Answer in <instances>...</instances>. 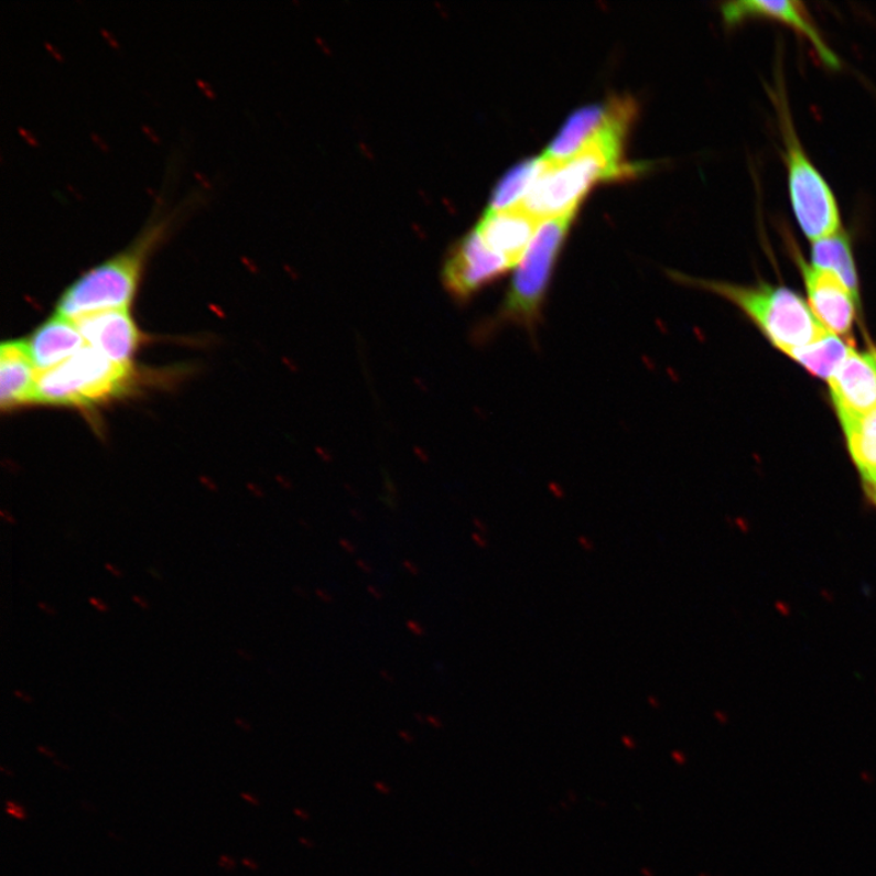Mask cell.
I'll use <instances>...</instances> for the list:
<instances>
[{"label": "cell", "mask_w": 876, "mask_h": 876, "mask_svg": "<svg viewBox=\"0 0 876 876\" xmlns=\"http://www.w3.org/2000/svg\"><path fill=\"white\" fill-rule=\"evenodd\" d=\"M218 866L220 868H224V869L228 870V872H231V870L236 869L237 862L234 861L231 857L224 855V856H220L219 862H218Z\"/></svg>", "instance_id": "cb8c5ba5"}, {"label": "cell", "mask_w": 876, "mask_h": 876, "mask_svg": "<svg viewBox=\"0 0 876 876\" xmlns=\"http://www.w3.org/2000/svg\"><path fill=\"white\" fill-rule=\"evenodd\" d=\"M475 523H476V528H477L478 530H480V531H482V532H484V533H486V532H487V529H486V528H484V524H483V523H480V522H478V521H475Z\"/></svg>", "instance_id": "681fc988"}, {"label": "cell", "mask_w": 876, "mask_h": 876, "mask_svg": "<svg viewBox=\"0 0 876 876\" xmlns=\"http://www.w3.org/2000/svg\"><path fill=\"white\" fill-rule=\"evenodd\" d=\"M338 543H340L342 548L344 549V551L346 553H348L350 555H354V554L357 553L356 544L350 542L349 540L345 539V537H342V539L338 540Z\"/></svg>", "instance_id": "d4e9b609"}, {"label": "cell", "mask_w": 876, "mask_h": 876, "mask_svg": "<svg viewBox=\"0 0 876 876\" xmlns=\"http://www.w3.org/2000/svg\"><path fill=\"white\" fill-rule=\"evenodd\" d=\"M54 764H55V766L62 767L63 769H66V770L72 769V767H67V766L63 765L61 761H57V759H54Z\"/></svg>", "instance_id": "f907efd6"}, {"label": "cell", "mask_w": 876, "mask_h": 876, "mask_svg": "<svg viewBox=\"0 0 876 876\" xmlns=\"http://www.w3.org/2000/svg\"><path fill=\"white\" fill-rule=\"evenodd\" d=\"M26 344L39 374L61 366L87 346L75 321L58 313L42 324Z\"/></svg>", "instance_id": "5bb4252c"}, {"label": "cell", "mask_w": 876, "mask_h": 876, "mask_svg": "<svg viewBox=\"0 0 876 876\" xmlns=\"http://www.w3.org/2000/svg\"><path fill=\"white\" fill-rule=\"evenodd\" d=\"M3 519H4V520H6L8 523H11V524H14V523H15V520H14L13 518H11V516H4V513H3Z\"/></svg>", "instance_id": "f5cc1de1"}, {"label": "cell", "mask_w": 876, "mask_h": 876, "mask_svg": "<svg viewBox=\"0 0 876 876\" xmlns=\"http://www.w3.org/2000/svg\"><path fill=\"white\" fill-rule=\"evenodd\" d=\"M105 569H107L110 572V574L116 578L125 577L123 571L111 563L105 564Z\"/></svg>", "instance_id": "1f68e13d"}, {"label": "cell", "mask_w": 876, "mask_h": 876, "mask_svg": "<svg viewBox=\"0 0 876 876\" xmlns=\"http://www.w3.org/2000/svg\"><path fill=\"white\" fill-rule=\"evenodd\" d=\"M671 277L675 282L712 292L733 303L785 354L808 346L829 333L808 303L787 288L735 285L682 273H672Z\"/></svg>", "instance_id": "3957f363"}, {"label": "cell", "mask_w": 876, "mask_h": 876, "mask_svg": "<svg viewBox=\"0 0 876 876\" xmlns=\"http://www.w3.org/2000/svg\"><path fill=\"white\" fill-rule=\"evenodd\" d=\"M294 592H295V594L299 595V597H301L303 599H307L309 598V593H307V591L305 588H301L300 586H296V587H294Z\"/></svg>", "instance_id": "f6af8a7d"}, {"label": "cell", "mask_w": 876, "mask_h": 876, "mask_svg": "<svg viewBox=\"0 0 876 876\" xmlns=\"http://www.w3.org/2000/svg\"><path fill=\"white\" fill-rule=\"evenodd\" d=\"M577 209L543 221L524 252L495 318L489 322V331L508 325L519 326L530 334L539 329L555 267Z\"/></svg>", "instance_id": "277c9868"}, {"label": "cell", "mask_w": 876, "mask_h": 876, "mask_svg": "<svg viewBox=\"0 0 876 876\" xmlns=\"http://www.w3.org/2000/svg\"><path fill=\"white\" fill-rule=\"evenodd\" d=\"M414 717H415V720H417L418 722H420V723H424V722L426 721V718H424L422 714H418V712H417V714L414 715Z\"/></svg>", "instance_id": "816d5d0a"}, {"label": "cell", "mask_w": 876, "mask_h": 876, "mask_svg": "<svg viewBox=\"0 0 876 876\" xmlns=\"http://www.w3.org/2000/svg\"><path fill=\"white\" fill-rule=\"evenodd\" d=\"M547 165L542 158L526 160L501 179L490 196L488 212H501L517 206L539 181Z\"/></svg>", "instance_id": "d6986e66"}, {"label": "cell", "mask_w": 876, "mask_h": 876, "mask_svg": "<svg viewBox=\"0 0 876 876\" xmlns=\"http://www.w3.org/2000/svg\"><path fill=\"white\" fill-rule=\"evenodd\" d=\"M37 751L45 755L46 757L55 758V754L51 749H48V747H45L43 745L37 746Z\"/></svg>", "instance_id": "60d3db41"}, {"label": "cell", "mask_w": 876, "mask_h": 876, "mask_svg": "<svg viewBox=\"0 0 876 876\" xmlns=\"http://www.w3.org/2000/svg\"><path fill=\"white\" fill-rule=\"evenodd\" d=\"M242 864H244V866H247L248 868H250V869H252V870H257V869H259V864H257V863H256L255 861H252V859H249V858H244V859H242Z\"/></svg>", "instance_id": "b9f144b4"}, {"label": "cell", "mask_w": 876, "mask_h": 876, "mask_svg": "<svg viewBox=\"0 0 876 876\" xmlns=\"http://www.w3.org/2000/svg\"><path fill=\"white\" fill-rule=\"evenodd\" d=\"M648 704L656 709L660 705L659 700L653 695L648 696Z\"/></svg>", "instance_id": "7dc6e473"}, {"label": "cell", "mask_w": 876, "mask_h": 876, "mask_svg": "<svg viewBox=\"0 0 876 876\" xmlns=\"http://www.w3.org/2000/svg\"><path fill=\"white\" fill-rule=\"evenodd\" d=\"M234 723H236V726L239 727L244 732H247V733H251L252 732V726L249 723V721H247V720H244L241 717H236V718H234Z\"/></svg>", "instance_id": "f546056e"}, {"label": "cell", "mask_w": 876, "mask_h": 876, "mask_svg": "<svg viewBox=\"0 0 876 876\" xmlns=\"http://www.w3.org/2000/svg\"><path fill=\"white\" fill-rule=\"evenodd\" d=\"M577 543L584 552L592 553L594 551V542L588 536H578Z\"/></svg>", "instance_id": "603a6c76"}, {"label": "cell", "mask_w": 876, "mask_h": 876, "mask_svg": "<svg viewBox=\"0 0 876 876\" xmlns=\"http://www.w3.org/2000/svg\"><path fill=\"white\" fill-rule=\"evenodd\" d=\"M0 769H2V772H3V774H6L7 776H9V777H14V775H13V774H11V770H7L4 767H2V768H0Z\"/></svg>", "instance_id": "db71d44e"}, {"label": "cell", "mask_w": 876, "mask_h": 876, "mask_svg": "<svg viewBox=\"0 0 876 876\" xmlns=\"http://www.w3.org/2000/svg\"><path fill=\"white\" fill-rule=\"evenodd\" d=\"M188 207L186 202L173 208L158 204L123 250L93 267L67 288L58 300L57 313L76 320L97 312L128 310L148 257L180 224Z\"/></svg>", "instance_id": "7a4b0ae2"}, {"label": "cell", "mask_w": 876, "mask_h": 876, "mask_svg": "<svg viewBox=\"0 0 876 876\" xmlns=\"http://www.w3.org/2000/svg\"><path fill=\"white\" fill-rule=\"evenodd\" d=\"M132 368L117 365L88 345L61 366L39 374L36 402L86 407L119 396L130 387Z\"/></svg>", "instance_id": "8992f818"}, {"label": "cell", "mask_w": 876, "mask_h": 876, "mask_svg": "<svg viewBox=\"0 0 876 876\" xmlns=\"http://www.w3.org/2000/svg\"><path fill=\"white\" fill-rule=\"evenodd\" d=\"M39 371L26 343L9 342L0 347V403L3 409L36 402Z\"/></svg>", "instance_id": "9a60e30c"}, {"label": "cell", "mask_w": 876, "mask_h": 876, "mask_svg": "<svg viewBox=\"0 0 876 876\" xmlns=\"http://www.w3.org/2000/svg\"><path fill=\"white\" fill-rule=\"evenodd\" d=\"M73 321L89 347L113 364L131 365L139 332L128 310L97 312Z\"/></svg>", "instance_id": "8fae6325"}, {"label": "cell", "mask_w": 876, "mask_h": 876, "mask_svg": "<svg viewBox=\"0 0 876 876\" xmlns=\"http://www.w3.org/2000/svg\"><path fill=\"white\" fill-rule=\"evenodd\" d=\"M356 564L361 572H365L366 575L372 574V567L367 562H365L364 559H358Z\"/></svg>", "instance_id": "836d02e7"}, {"label": "cell", "mask_w": 876, "mask_h": 876, "mask_svg": "<svg viewBox=\"0 0 876 876\" xmlns=\"http://www.w3.org/2000/svg\"><path fill=\"white\" fill-rule=\"evenodd\" d=\"M511 266L490 250L475 228L454 245L442 271V282L450 295L467 301L477 292L506 275Z\"/></svg>", "instance_id": "52a82bcc"}, {"label": "cell", "mask_w": 876, "mask_h": 876, "mask_svg": "<svg viewBox=\"0 0 876 876\" xmlns=\"http://www.w3.org/2000/svg\"><path fill=\"white\" fill-rule=\"evenodd\" d=\"M829 382L840 423L876 412V353L852 349Z\"/></svg>", "instance_id": "ba28073f"}, {"label": "cell", "mask_w": 876, "mask_h": 876, "mask_svg": "<svg viewBox=\"0 0 876 876\" xmlns=\"http://www.w3.org/2000/svg\"><path fill=\"white\" fill-rule=\"evenodd\" d=\"M407 627L411 632L417 637H424L426 635V629L422 624H419L414 620L407 621Z\"/></svg>", "instance_id": "7402d4cb"}, {"label": "cell", "mask_w": 876, "mask_h": 876, "mask_svg": "<svg viewBox=\"0 0 876 876\" xmlns=\"http://www.w3.org/2000/svg\"><path fill=\"white\" fill-rule=\"evenodd\" d=\"M722 15L728 26L753 19H765L782 23L808 40L820 61L829 68L839 69L840 62L820 31L815 28L808 9L800 2H763V0H743L722 6Z\"/></svg>", "instance_id": "9c48e42d"}, {"label": "cell", "mask_w": 876, "mask_h": 876, "mask_svg": "<svg viewBox=\"0 0 876 876\" xmlns=\"http://www.w3.org/2000/svg\"><path fill=\"white\" fill-rule=\"evenodd\" d=\"M315 595H317V597L325 604H333L334 603V597H333V595L329 592H326L324 590L317 588V590H315Z\"/></svg>", "instance_id": "f1b7e54d"}, {"label": "cell", "mask_w": 876, "mask_h": 876, "mask_svg": "<svg viewBox=\"0 0 876 876\" xmlns=\"http://www.w3.org/2000/svg\"><path fill=\"white\" fill-rule=\"evenodd\" d=\"M367 591L371 594V597L374 599H377V601H382L383 599L382 592H380L376 586H371V584H370V586L367 587Z\"/></svg>", "instance_id": "74e56055"}, {"label": "cell", "mask_w": 876, "mask_h": 876, "mask_svg": "<svg viewBox=\"0 0 876 876\" xmlns=\"http://www.w3.org/2000/svg\"><path fill=\"white\" fill-rule=\"evenodd\" d=\"M621 102L623 98H615L572 113L562 131L541 155L547 166L559 165L577 155L613 121Z\"/></svg>", "instance_id": "4fadbf2b"}, {"label": "cell", "mask_w": 876, "mask_h": 876, "mask_svg": "<svg viewBox=\"0 0 876 876\" xmlns=\"http://www.w3.org/2000/svg\"><path fill=\"white\" fill-rule=\"evenodd\" d=\"M380 675H381V679H382L383 681H387V682H389V683H393V682H394V677H393V674H392L391 672L387 671V670H381V671H380Z\"/></svg>", "instance_id": "ab89813d"}, {"label": "cell", "mask_w": 876, "mask_h": 876, "mask_svg": "<svg viewBox=\"0 0 876 876\" xmlns=\"http://www.w3.org/2000/svg\"><path fill=\"white\" fill-rule=\"evenodd\" d=\"M399 735L405 743H413L414 740L413 735L409 732L400 731Z\"/></svg>", "instance_id": "7bdbcfd3"}, {"label": "cell", "mask_w": 876, "mask_h": 876, "mask_svg": "<svg viewBox=\"0 0 876 876\" xmlns=\"http://www.w3.org/2000/svg\"><path fill=\"white\" fill-rule=\"evenodd\" d=\"M14 696L25 704H32L34 701L32 695H30L26 692L20 691V689H17V691L14 692Z\"/></svg>", "instance_id": "4dcf8cb0"}, {"label": "cell", "mask_w": 876, "mask_h": 876, "mask_svg": "<svg viewBox=\"0 0 876 876\" xmlns=\"http://www.w3.org/2000/svg\"><path fill=\"white\" fill-rule=\"evenodd\" d=\"M300 843L309 848H312L314 846L313 843H311V841L306 840L305 837H300Z\"/></svg>", "instance_id": "c3c4849f"}, {"label": "cell", "mask_w": 876, "mask_h": 876, "mask_svg": "<svg viewBox=\"0 0 876 876\" xmlns=\"http://www.w3.org/2000/svg\"><path fill=\"white\" fill-rule=\"evenodd\" d=\"M237 653H238V657H239V658H241V659H244L245 661H248V662H250V661L255 660L253 653H252V652H250V651H249V650H247V649H241V648H238V649H237Z\"/></svg>", "instance_id": "d590c367"}, {"label": "cell", "mask_w": 876, "mask_h": 876, "mask_svg": "<svg viewBox=\"0 0 876 876\" xmlns=\"http://www.w3.org/2000/svg\"><path fill=\"white\" fill-rule=\"evenodd\" d=\"M797 261L815 317L829 332L847 337L854 326L858 301L833 273L805 263L801 256H797Z\"/></svg>", "instance_id": "30bf717a"}, {"label": "cell", "mask_w": 876, "mask_h": 876, "mask_svg": "<svg viewBox=\"0 0 876 876\" xmlns=\"http://www.w3.org/2000/svg\"><path fill=\"white\" fill-rule=\"evenodd\" d=\"M240 797H241V798H242L245 801H248V802H250L251 804L256 805V808H259V805L261 804V803H260V801H259V800H257V798L249 796V793H247V792H241V793H240Z\"/></svg>", "instance_id": "f35d334b"}, {"label": "cell", "mask_w": 876, "mask_h": 876, "mask_svg": "<svg viewBox=\"0 0 876 876\" xmlns=\"http://www.w3.org/2000/svg\"><path fill=\"white\" fill-rule=\"evenodd\" d=\"M637 111L635 100L624 98L613 121L577 155L547 166L520 205L542 221L578 208L595 184L632 177L636 167L625 160V140Z\"/></svg>", "instance_id": "6da1fadb"}, {"label": "cell", "mask_w": 876, "mask_h": 876, "mask_svg": "<svg viewBox=\"0 0 876 876\" xmlns=\"http://www.w3.org/2000/svg\"><path fill=\"white\" fill-rule=\"evenodd\" d=\"M472 539H473L474 543L478 548H482V549H487L488 548V541L485 539V536H482L480 533H474L472 536Z\"/></svg>", "instance_id": "d6a6232c"}, {"label": "cell", "mask_w": 876, "mask_h": 876, "mask_svg": "<svg viewBox=\"0 0 876 876\" xmlns=\"http://www.w3.org/2000/svg\"><path fill=\"white\" fill-rule=\"evenodd\" d=\"M543 221L520 205L486 212L476 227L487 247L504 257L513 268L519 266Z\"/></svg>", "instance_id": "7c38bea8"}, {"label": "cell", "mask_w": 876, "mask_h": 876, "mask_svg": "<svg viewBox=\"0 0 876 876\" xmlns=\"http://www.w3.org/2000/svg\"><path fill=\"white\" fill-rule=\"evenodd\" d=\"M811 260L812 266L818 268V270L836 275L859 302L856 262L846 231L841 229L832 237L814 241Z\"/></svg>", "instance_id": "e0dca14e"}, {"label": "cell", "mask_w": 876, "mask_h": 876, "mask_svg": "<svg viewBox=\"0 0 876 876\" xmlns=\"http://www.w3.org/2000/svg\"><path fill=\"white\" fill-rule=\"evenodd\" d=\"M426 722L430 724L431 727H434L436 729H442L443 728L442 721L439 717L434 716V715H429L426 717Z\"/></svg>", "instance_id": "e575fe53"}, {"label": "cell", "mask_w": 876, "mask_h": 876, "mask_svg": "<svg viewBox=\"0 0 876 876\" xmlns=\"http://www.w3.org/2000/svg\"><path fill=\"white\" fill-rule=\"evenodd\" d=\"M843 426L848 451L854 459L864 490L876 506V412Z\"/></svg>", "instance_id": "2e32d148"}, {"label": "cell", "mask_w": 876, "mask_h": 876, "mask_svg": "<svg viewBox=\"0 0 876 876\" xmlns=\"http://www.w3.org/2000/svg\"><path fill=\"white\" fill-rule=\"evenodd\" d=\"M88 603H89V605H90L91 607H95V609H96L98 613H100V614H108V613H110V606H109V604H108L107 602H104V601H102L101 598H99V597H95V595H93V597H89V599H88Z\"/></svg>", "instance_id": "44dd1931"}, {"label": "cell", "mask_w": 876, "mask_h": 876, "mask_svg": "<svg viewBox=\"0 0 876 876\" xmlns=\"http://www.w3.org/2000/svg\"><path fill=\"white\" fill-rule=\"evenodd\" d=\"M132 602L138 607H140V609H142L144 612H149L150 610V603L145 598H143L142 595L133 594L132 595Z\"/></svg>", "instance_id": "484cf974"}, {"label": "cell", "mask_w": 876, "mask_h": 876, "mask_svg": "<svg viewBox=\"0 0 876 876\" xmlns=\"http://www.w3.org/2000/svg\"><path fill=\"white\" fill-rule=\"evenodd\" d=\"M402 565L409 572V574L419 576L420 569L415 563L412 562V560H403Z\"/></svg>", "instance_id": "83f0119b"}, {"label": "cell", "mask_w": 876, "mask_h": 876, "mask_svg": "<svg viewBox=\"0 0 876 876\" xmlns=\"http://www.w3.org/2000/svg\"><path fill=\"white\" fill-rule=\"evenodd\" d=\"M294 813L300 818L302 821H310V814L301 809H295Z\"/></svg>", "instance_id": "ee69618b"}, {"label": "cell", "mask_w": 876, "mask_h": 876, "mask_svg": "<svg viewBox=\"0 0 876 876\" xmlns=\"http://www.w3.org/2000/svg\"><path fill=\"white\" fill-rule=\"evenodd\" d=\"M6 808H7L6 812L9 815L15 816L17 820H20V821H26L28 820L26 810L20 803L15 802V801L7 800Z\"/></svg>", "instance_id": "ffe728a7"}, {"label": "cell", "mask_w": 876, "mask_h": 876, "mask_svg": "<svg viewBox=\"0 0 876 876\" xmlns=\"http://www.w3.org/2000/svg\"><path fill=\"white\" fill-rule=\"evenodd\" d=\"M785 144L790 203L804 237L812 242L834 236L841 229L839 205L831 186L815 169L793 127L786 96L779 87L772 95Z\"/></svg>", "instance_id": "5b68a950"}, {"label": "cell", "mask_w": 876, "mask_h": 876, "mask_svg": "<svg viewBox=\"0 0 876 876\" xmlns=\"http://www.w3.org/2000/svg\"><path fill=\"white\" fill-rule=\"evenodd\" d=\"M851 353L852 348L845 342L829 332L816 342L791 349L787 355L813 376L829 381Z\"/></svg>", "instance_id": "ac0fdd59"}, {"label": "cell", "mask_w": 876, "mask_h": 876, "mask_svg": "<svg viewBox=\"0 0 876 876\" xmlns=\"http://www.w3.org/2000/svg\"><path fill=\"white\" fill-rule=\"evenodd\" d=\"M374 788H376L379 792H381L382 796H390L391 793V789L385 786L382 781L374 782Z\"/></svg>", "instance_id": "8d00e7d4"}, {"label": "cell", "mask_w": 876, "mask_h": 876, "mask_svg": "<svg viewBox=\"0 0 876 876\" xmlns=\"http://www.w3.org/2000/svg\"><path fill=\"white\" fill-rule=\"evenodd\" d=\"M148 572L151 575V577H154L158 581H162L163 580L162 575L160 574V571L156 570L155 567H149Z\"/></svg>", "instance_id": "bcb514c9"}, {"label": "cell", "mask_w": 876, "mask_h": 876, "mask_svg": "<svg viewBox=\"0 0 876 876\" xmlns=\"http://www.w3.org/2000/svg\"><path fill=\"white\" fill-rule=\"evenodd\" d=\"M37 606H39V609L41 612H43L45 615H48L51 617H56L57 616V610L51 604L45 603V602H39Z\"/></svg>", "instance_id": "4316f807"}]
</instances>
